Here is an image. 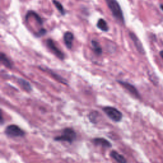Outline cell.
Listing matches in <instances>:
<instances>
[{"label":"cell","mask_w":163,"mask_h":163,"mask_svg":"<svg viewBox=\"0 0 163 163\" xmlns=\"http://www.w3.org/2000/svg\"><path fill=\"white\" fill-rule=\"evenodd\" d=\"M5 133L8 137H22L25 135V132L18 126L12 124L7 127Z\"/></svg>","instance_id":"277c9868"},{"label":"cell","mask_w":163,"mask_h":163,"mask_svg":"<svg viewBox=\"0 0 163 163\" xmlns=\"http://www.w3.org/2000/svg\"><path fill=\"white\" fill-rule=\"evenodd\" d=\"M92 141L96 145H100L105 148H110L112 146L111 143L103 138H96L93 139Z\"/></svg>","instance_id":"ba28073f"},{"label":"cell","mask_w":163,"mask_h":163,"mask_svg":"<svg viewBox=\"0 0 163 163\" xmlns=\"http://www.w3.org/2000/svg\"><path fill=\"white\" fill-rule=\"evenodd\" d=\"M160 8H161V10L163 11V5H160Z\"/></svg>","instance_id":"ffe728a7"},{"label":"cell","mask_w":163,"mask_h":163,"mask_svg":"<svg viewBox=\"0 0 163 163\" xmlns=\"http://www.w3.org/2000/svg\"><path fill=\"white\" fill-rule=\"evenodd\" d=\"M18 84L27 92H30L32 90V87L27 81L24 80L23 79H18L17 80Z\"/></svg>","instance_id":"7c38bea8"},{"label":"cell","mask_w":163,"mask_h":163,"mask_svg":"<svg viewBox=\"0 0 163 163\" xmlns=\"http://www.w3.org/2000/svg\"><path fill=\"white\" fill-rule=\"evenodd\" d=\"M105 2L113 17L121 22L124 23V18L121 7L117 0H105Z\"/></svg>","instance_id":"6da1fadb"},{"label":"cell","mask_w":163,"mask_h":163,"mask_svg":"<svg viewBox=\"0 0 163 163\" xmlns=\"http://www.w3.org/2000/svg\"><path fill=\"white\" fill-rule=\"evenodd\" d=\"M117 82L121 85H122L124 89H126L131 94H132L133 96H135V98H137L138 99L141 98L139 92L138 91V90L137 89V88L134 85L127 82H124V81H121V80H118Z\"/></svg>","instance_id":"5b68a950"},{"label":"cell","mask_w":163,"mask_h":163,"mask_svg":"<svg viewBox=\"0 0 163 163\" xmlns=\"http://www.w3.org/2000/svg\"><path fill=\"white\" fill-rule=\"evenodd\" d=\"M40 69L41 70H43V71H47L48 73H49L50 74V75L55 79V80H56L57 81H58L59 82H60V83H62V84H64L65 85H67L68 84V83H67V81L65 79H63L62 77H61V76H59V75H57V73H54V72H53L52 70H49V69H45V70H44L43 68H40Z\"/></svg>","instance_id":"30bf717a"},{"label":"cell","mask_w":163,"mask_h":163,"mask_svg":"<svg viewBox=\"0 0 163 163\" xmlns=\"http://www.w3.org/2000/svg\"><path fill=\"white\" fill-rule=\"evenodd\" d=\"M53 3L54 4L55 7L58 10V11L60 12L62 15L65 14V10L64 9L62 4L60 2H59L58 1H57V0H53Z\"/></svg>","instance_id":"2e32d148"},{"label":"cell","mask_w":163,"mask_h":163,"mask_svg":"<svg viewBox=\"0 0 163 163\" xmlns=\"http://www.w3.org/2000/svg\"><path fill=\"white\" fill-rule=\"evenodd\" d=\"M129 36L131 38V39L132 40L133 43H134V45L136 47V49H137L138 52L139 53H140L141 54H145V50L143 49V45L141 42V41L139 40V38L137 36V35L133 33L132 32L129 33Z\"/></svg>","instance_id":"52a82bcc"},{"label":"cell","mask_w":163,"mask_h":163,"mask_svg":"<svg viewBox=\"0 0 163 163\" xmlns=\"http://www.w3.org/2000/svg\"><path fill=\"white\" fill-rule=\"evenodd\" d=\"M77 134L75 131L71 128H66L63 130V134L54 138L56 141H66L69 143H72L76 140Z\"/></svg>","instance_id":"7a4b0ae2"},{"label":"cell","mask_w":163,"mask_h":163,"mask_svg":"<svg viewBox=\"0 0 163 163\" xmlns=\"http://www.w3.org/2000/svg\"><path fill=\"white\" fill-rule=\"evenodd\" d=\"M0 59H1L2 63L5 66H6L7 68H10V69L12 68V66H13L12 63L11 62V61L7 57V56L5 54L1 53V55H0Z\"/></svg>","instance_id":"4fadbf2b"},{"label":"cell","mask_w":163,"mask_h":163,"mask_svg":"<svg viewBox=\"0 0 163 163\" xmlns=\"http://www.w3.org/2000/svg\"><path fill=\"white\" fill-rule=\"evenodd\" d=\"M97 27L100 29V30L103 31H105L107 32L108 31V26L107 23L106 22V21L103 19H100L97 23Z\"/></svg>","instance_id":"5bb4252c"},{"label":"cell","mask_w":163,"mask_h":163,"mask_svg":"<svg viewBox=\"0 0 163 163\" xmlns=\"http://www.w3.org/2000/svg\"><path fill=\"white\" fill-rule=\"evenodd\" d=\"M106 115L114 122H120L122 118V113L118 109L112 107H106L103 108Z\"/></svg>","instance_id":"3957f363"},{"label":"cell","mask_w":163,"mask_h":163,"mask_svg":"<svg viewBox=\"0 0 163 163\" xmlns=\"http://www.w3.org/2000/svg\"><path fill=\"white\" fill-rule=\"evenodd\" d=\"M160 55H161V57H162V59H163V50H161V52H160Z\"/></svg>","instance_id":"d6986e66"},{"label":"cell","mask_w":163,"mask_h":163,"mask_svg":"<svg viewBox=\"0 0 163 163\" xmlns=\"http://www.w3.org/2000/svg\"><path fill=\"white\" fill-rule=\"evenodd\" d=\"M110 156L115 159L118 163H127L126 159L121 154L115 151H112L110 152Z\"/></svg>","instance_id":"8fae6325"},{"label":"cell","mask_w":163,"mask_h":163,"mask_svg":"<svg viewBox=\"0 0 163 163\" xmlns=\"http://www.w3.org/2000/svg\"><path fill=\"white\" fill-rule=\"evenodd\" d=\"M74 40L73 34L70 31L65 33L64 35V41L66 46L68 49H71L73 46V42Z\"/></svg>","instance_id":"9c48e42d"},{"label":"cell","mask_w":163,"mask_h":163,"mask_svg":"<svg viewBox=\"0 0 163 163\" xmlns=\"http://www.w3.org/2000/svg\"><path fill=\"white\" fill-rule=\"evenodd\" d=\"M98 116V112L96 111H93L89 114V118L90 121L91 122L96 124L97 122L96 120Z\"/></svg>","instance_id":"e0dca14e"},{"label":"cell","mask_w":163,"mask_h":163,"mask_svg":"<svg viewBox=\"0 0 163 163\" xmlns=\"http://www.w3.org/2000/svg\"><path fill=\"white\" fill-rule=\"evenodd\" d=\"M91 44L93 46V50L94 51V52L97 54V55H101L102 54V49L99 45V43L95 41V40H92L91 41Z\"/></svg>","instance_id":"9a60e30c"},{"label":"cell","mask_w":163,"mask_h":163,"mask_svg":"<svg viewBox=\"0 0 163 163\" xmlns=\"http://www.w3.org/2000/svg\"><path fill=\"white\" fill-rule=\"evenodd\" d=\"M47 46L55 56H57L59 59H61V60H63L65 59V54L62 51H61L55 46V43L52 40L48 39L47 40Z\"/></svg>","instance_id":"8992f818"},{"label":"cell","mask_w":163,"mask_h":163,"mask_svg":"<svg viewBox=\"0 0 163 163\" xmlns=\"http://www.w3.org/2000/svg\"><path fill=\"white\" fill-rule=\"evenodd\" d=\"M46 33V30L45 29H41L37 33V35L38 36H43Z\"/></svg>","instance_id":"ac0fdd59"}]
</instances>
